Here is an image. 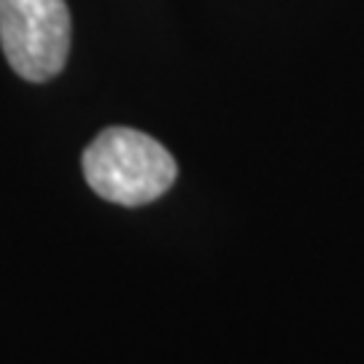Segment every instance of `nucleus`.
Masks as SVG:
<instances>
[{
	"label": "nucleus",
	"instance_id": "f03ea898",
	"mask_svg": "<svg viewBox=\"0 0 364 364\" xmlns=\"http://www.w3.org/2000/svg\"><path fill=\"white\" fill-rule=\"evenodd\" d=\"M0 46L16 76L33 84L54 78L70 52L65 0H0Z\"/></svg>",
	"mask_w": 364,
	"mask_h": 364
},
{
	"label": "nucleus",
	"instance_id": "f257e3e1",
	"mask_svg": "<svg viewBox=\"0 0 364 364\" xmlns=\"http://www.w3.org/2000/svg\"><path fill=\"white\" fill-rule=\"evenodd\" d=\"M84 178L97 195L117 205H146L168 192L178 168L165 146L130 127L103 130L81 156Z\"/></svg>",
	"mask_w": 364,
	"mask_h": 364
}]
</instances>
